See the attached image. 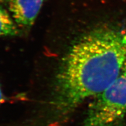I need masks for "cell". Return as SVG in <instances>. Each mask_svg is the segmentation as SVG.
<instances>
[{
	"label": "cell",
	"instance_id": "cell-1",
	"mask_svg": "<svg viewBox=\"0 0 126 126\" xmlns=\"http://www.w3.org/2000/svg\"><path fill=\"white\" fill-rule=\"evenodd\" d=\"M126 61V32L100 29L71 47L55 76L52 109L65 117L86 99L96 96L121 74Z\"/></svg>",
	"mask_w": 126,
	"mask_h": 126
},
{
	"label": "cell",
	"instance_id": "cell-2",
	"mask_svg": "<svg viewBox=\"0 0 126 126\" xmlns=\"http://www.w3.org/2000/svg\"><path fill=\"white\" fill-rule=\"evenodd\" d=\"M95 97L82 126H119L126 114V74L122 71L111 85Z\"/></svg>",
	"mask_w": 126,
	"mask_h": 126
},
{
	"label": "cell",
	"instance_id": "cell-7",
	"mask_svg": "<svg viewBox=\"0 0 126 126\" xmlns=\"http://www.w3.org/2000/svg\"><path fill=\"white\" fill-rule=\"evenodd\" d=\"M123 72H124V73L126 74V71H124V70H123Z\"/></svg>",
	"mask_w": 126,
	"mask_h": 126
},
{
	"label": "cell",
	"instance_id": "cell-3",
	"mask_svg": "<svg viewBox=\"0 0 126 126\" xmlns=\"http://www.w3.org/2000/svg\"><path fill=\"white\" fill-rule=\"evenodd\" d=\"M6 2L15 22L30 27L35 21L44 0H6Z\"/></svg>",
	"mask_w": 126,
	"mask_h": 126
},
{
	"label": "cell",
	"instance_id": "cell-6",
	"mask_svg": "<svg viewBox=\"0 0 126 126\" xmlns=\"http://www.w3.org/2000/svg\"><path fill=\"white\" fill-rule=\"evenodd\" d=\"M123 70H124V71H126V61L125 64H124V65L123 68Z\"/></svg>",
	"mask_w": 126,
	"mask_h": 126
},
{
	"label": "cell",
	"instance_id": "cell-5",
	"mask_svg": "<svg viewBox=\"0 0 126 126\" xmlns=\"http://www.w3.org/2000/svg\"><path fill=\"white\" fill-rule=\"evenodd\" d=\"M4 101V94H3L2 88H1V85H0V105H1V104Z\"/></svg>",
	"mask_w": 126,
	"mask_h": 126
},
{
	"label": "cell",
	"instance_id": "cell-4",
	"mask_svg": "<svg viewBox=\"0 0 126 126\" xmlns=\"http://www.w3.org/2000/svg\"><path fill=\"white\" fill-rule=\"evenodd\" d=\"M18 30L9 14L0 7V36H15Z\"/></svg>",
	"mask_w": 126,
	"mask_h": 126
}]
</instances>
